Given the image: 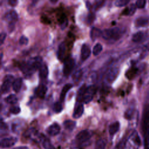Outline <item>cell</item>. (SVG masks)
<instances>
[{
	"mask_svg": "<svg viewBox=\"0 0 149 149\" xmlns=\"http://www.w3.org/2000/svg\"><path fill=\"white\" fill-rule=\"evenodd\" d=\"M119 73V69L116 67L111 68L105 76V80L108 83H112L116 78Z\"/></svg>",
	"mask_w": 149,
	"mask_h": 149,
	"instance_id": "obj_8",
	"label": "cell"
},
{
	"mask_svg": "<svg viewBox=\"0 0 149 149\" xmlns=\"http://www.w3.org/2000/svg\"><path fill=\"white\" fill-rule=\"evenodd\" d=\"M123 32V30L119 27L105 29L102 31V37L105 40L116 41L121 37Z\"/></svg>",
	"mask_w": 149,
	"mask_h": 149,
	"instance_id": "obj_1",
	"label": "cell"
},
{
	"mask_svg": "<svg viewBox=\"0 0 149 149\" xmlns=\"http://www.w3.org/2000/svg\"><path fill=\"white\" fill-rule=\"evenodd\" d=\"M9 111L12 113L17 114L20 112V108L17 106H13L10 108Z\"/></svg>",
	"mask_w": 149,
	"mask_h": 149,
	"instance_id": "obj_37",
	"label": "cell"
},
{
	"mask_svg": "<svg viewBox=\"0 0 149 149\" xmlns=\"http://www.w3.org/2000/svg\"><path fill=\"white\" fill-rule=\"evenodd\" d=\"M66 51V46L65 42H61L58 47L57 51V57L60 61H62L64 59Z\"/></svg>",
	"mask_w": 149,
	"mask_h": 149,
	"instance_id": "obj_15",
	"label": "cell"
},
{
	"mask_svg": "<svg viewBox=\"0 0 149 149\" xmlns=\"http://www.w3.org/2000/svg\"><path fill=\"white\" fill-rule=\"evenodd\" d=\"M134 24L137 27H146L149 24V17L147 16H140L136 19Z\"/></svg>",
	"mask_w": 149,
	"mask_h": 149,
	"instance_id": "obj_12",
	"label": "cell"
},
{
	"mask_svg": "<svg viewBox=\"0 0 149 149\" xmlns=\"http://www.w3.org/2000/svg\"><path fill=\"white\" fill-rule=\"evenodd\" d=\"M72 87H73V85L70 83H67L63 86V87L62 88V91L61 92V94H60V101L62 102L64 101L67 93L68 92V91L69 90L71 89V88Z\"/></svg>",
	"mask_w": 149,
	"mask_h": 149,
	"instance_id": "obj_18",
	"label": "cell"
},
{
	"mask_svg": "<svg viewBox=\"0 0 149 149\" xmlns=\"http://www.w3.org/2000/svg\"><path fill=\"white\" fill-rule=\"evenodd\" d=\"M61 128L57 123H54L47 129V132L50 136H54L57 135L60 132Z\"/></svg>",
	"mask_w": 149,
	"mask_h": 149,
	"instance_id": "obj_13",
	"label": "cell"
},
{
	"mask_svg": "<svg viewBox=\"0 0 149 149\" xmlns=\"http://www.w3.org/2000/svg\"><path fill=\"white\" fill-rule=\"evenodd\" d=\"M83 111H84L83 105L81 104H79L75 107L74 109V111L73 113V117L75 119H77L80 118L83 113Z\"/></svg>",
	"mask_w": 149,
	"mask_h": 149,
	"instance_id": "obj_17",
	"label": "cell"
},
{
	"mask_svg": "<svg viewBox=\"0 0 149 149\" xmlns=\"http://www.w3.org/2000/svg\"><path fill=\"white\" fill-rule=\"evenodd\" d=\"M102 36V31L96 27H93L90 31V37L92 40L94 41L100 36Z\"/></svg>",
	"mask_w": 149,
	"mask_h": 149,
	"instance_id": "obj_20",
	"label": "cell"
},
{
	"mask_svg": "<svg viewBox=\"0 0 149 149\" xmlns=\"http://www.w3.org/2000/svg\"><path fill=\"white\" fill-rule=\"evenodd\" d=\"M92 136V133L88 130H83L79 132L76 136V140L80 143H86Z\"/></svg>",
	"mask_w": 149,
	"mask_h": 149,
	"instance_id": "obj_6",
	"label": "cell"
},
{
	"mask_svg": "<svg viewBox=\"0 0 149 149\" xmlns=\"http://www.w3.org/2000/svg\"><path fill=\"white\" fill-rule=\"evenodd\" d=\"M126 138H123L115 146V149H123L126 146Z\"/></svg>",
	"mask_w": 149,
	"mask_h": 149,
	"instance_id": "obj_33",
	"label": "cell"
},
{
	"mask_svg": "<svg viewBox=\"0 0 149 149\" xmlns=\"http://www.w3.org/2000/svg\"><path fill=\"white\" fill-rule=\"evenodd\" d=\"M86 88H87V87L86 86L85 84H83V86H81L80 87V88L78 91V93H77V99H78V100H79V101H82L84 93L86 90Z\"/></svg>",
	"mask_w": 149,
	"mask_h": 149,
	"instance_id": "obj_26",
	"label": "cell"
},
{
	"mask_svg": "<svg viewBox=\"0 0 149 149\" xmlns=\"http://www.w3.org/2000/svg\"><path fill=\"white\" fill-rule=\"evenodd\" d=\"M17 139L14 137L4 138L1 141V147L2 148H6L10 147L15 144Z\"/></svg>",
	"mask_w": 149,
	"mask_h": 149,
	"instance_id": "obj_10",
	"label": "cell"
},
{
	"mask_svg": "<svg viewBox=\"0 0 149 149\" xmlns=\"http://www.w3.org/2000/svg\"><path fill=\"white\" fill-rule=\"evenodd\" d=\"M95 91V87L93 86H90L88 87H87L86 90L83 95L82 101L86 104H87L89 102H90L93 100Z\"/></svg>",
	"mask_w": 149,
	"mask_h": 149,
	"instance_id": "obj_7",
	"label": "cell"
},
{
	"mask_svg": "<svg viewBox=\"0 0 149 149\" xmlns=\"http://www.w3.org/2000/svg\"><path fill=\"white\" fill-rule=\"evenodd\" d=\"M43 147L45 149H54V146L51 144L50 140L48 139L44 138L42 141Z\"/></svg>",
	"mask_w": 149,
	"mask_h": 149,
	"instance_id": "obj_27",
	"label": "cell"
},
{
	"mask_svg": "<svg viewBox=\"0 0 149 149\" xmlns=\"http://www.w3.org/2000/svg\"><path fill=\"white\" fill-rule=\"evenodd\" d=\"M26 63L31 72L33 73L42 66V58L40 56H35L30 58Z\"/></svg>",
	"mask_w": 149,
	"mask_h": 149,
	"instance_id": "obj_3",
	"label": "cell"
},
{
	"mask_svg": "<svg viewBox=\"0 0 149 149\" xmlns=\"http://www.w3.org/2000/svg\"><path fill=\"white\" fill-rule=\"evenodd\" d=\"M146 3V1L145 0H138L136 2L135 5L136 6V8L142 9L145 7Z\"/></svg>",
	"mask_w": 149,
	"mask_h": 149,
	"instance_id": "obj_35",
	"label": "cell"
},
{
	"mask_svg": "<svg viewBox=\"0 0 149 149\" xmlns=\"http://www.w3.org/2000/svg\"><path fill=\"white\" fill-rule=\"evenodd\" d=\"M90 54L91 49L90 47L86 44H83L81 48V59L83 61H85L90 56Z\"/></svg>",
	"mask_w": 149,
	"mask_h": 149,
	"instance_id": "obj_14",
	"label": "cell"
},
{
	"mask_svg": "<svg viewBox=\"0 0 149 149\" xmlns=\"http://www.w3.org/2000/svg\"><path fill=\"white\" fill-rule=\"evenodd\" d=\"M28 41H29L28 38L26 36H21L20 38H19V44L22 45H26L28 43Z\"/></svg>",
	"mask_w": 149,
	"mask_h": 149,
	"instance_id": "obj_36",
	"label": "cell"
},
{
	"mask_svg": "<svg viewBox=\"0 0 149 149\" xmlns=\"http://www.w3.org/2000/svg\"><path fill=\"white\" fill-rule=\"evenodd\" d=\"M47 91V87L44 84H41L36 88V93L38 97L41 98H44Z\"/></svg>",
	"mask_w": 149,
	"mask_h": 149,
	"instance_id": "obj_16",
	"label": "cell"
},
{
	"mask_svg": "<svg viewBox=\"0 0 149 149\" xmlns=\"http://www.w3.org/2000/svg\"><path fill=\"white\" fill-rule=\"evenodd\" d=\"M74 66V61L72 58H67L63 63V73L65 75L68 76L72 71Z\"/></svg>",
	"mask_w": 149,
	"mask_h": 149,
	"instance_id": "obj_5",
	"label": "cell"
},
{
	"mask_svg": "<svg viewBox=\"0 0 149 149\" xmlns=\"http://www.w3.org/2000/svg\"><path fill=\"white\" fill-rule=\"evenodd\" d=\"M14 77L12 75L8 74L4 77V80L1 85V91L2 93H8L10 88L11 85L14 81Z\"/></svg>",
	"mask_w": 149,
	"mask_h": 149,
	"instance_id": "obj_4",
	"label": "cell"
},
{
	"mask_svg": "<svg viewBox=\"0 0 149 149\" xmlns=\"http://www.w3.org/2000/svg\"><path fill=\"white\" fill-rule=\"evenodd\" d=\"M48 69L45 64H42L39 69V76L42 79H45L48 76Z\"/></svg>",
	"mask_w": 149,
	"mask_h": 149,
	"instance_id": "obj_21",
	"label": "cell"
},
{
	"mask_svg": "<svg viewBox=\"0 0 149 149\" xmlns=\"http://www.w3.org/2000/svg\"><path fill=\"white\" fill-rule=\"evenodd\" d=\"M22 84V80L21 78H17L15 79V80L12 83L13 90L16 93L19 92L21 88Z\"/></svg>",
	"mask_w": 149,
	"mask_h": 149,
	"instance_id": "obj_22",
	"label": "cell"
},
{
	"mask_svg": "<svg viewBox=\"0 0 149 149\" xmlns=\"http://www.w3.org/2000/svg\"><path fill=\"white\" fill-rule=\"evenodd\" d=\"M142 126L146 136V141L148 143V139L149 138V104L146 105L143 109Z\"/></svg>",
	"mask_w": 149,
	"mask_h": 149,
	"instance_id": "obj_2",
	"label": "cell"
},
{
	"mask_svg": "<svg viewBox=\"0 0 149 149\" xmlns=\"http://www.w3.org/2000/svg\"><path fill=\"white\" fill-rule=\"evenodd\" d=\"M102 47L101 45V44H100V43H97L96 44L93 49V53L94 54V55L96 56L98 55L102 51Z\"/></svg>",
	"mask_w": 149,
	"mask_h": 149,
	"instance_id": "obj_30",
	"label": "cell"
},
{
	"mask_svg": "<svg viewBox=\"0 0 149 149\" xmlns=\"http://www.w3.org/2000/svg\"><path fill=\"white\" fill-rule=\"evenodd\" d=\"M107 141L104 139H100L97 140L95 144L94 149H105Z\"/></svg>",
	"mask_w": 149,
	"mask_h": 149,
	"instance_id": "obj_23",
	"label": "cell"
},
{
	"mask_svg": "<svg viewBox=\"0 0 149 149\" xmlns=\"http://www.w3.org/2000/svg\"><path fill=\"white\" fill-rule=\"evenodd\" d=\"M94 19H95L94 15L93 13H90L87 17V23H88V24H90L94 20Z\"/></svg>",
	"mask_w": 149,
	"mask_h": 149,
	"instance_id": "obj_39",
	"label": "cell"
},
{
	"mask_svg": "<svg viewBox=\"0 0 149 149\" xmlns=\"http://www.w3.org/2000/svg\"><path fill=\"white\" fill-rule=\"evenodd\" d=\"M148 37V33L144 31H139L132 36V41L134 42H141L145 41Z\"/></svg>",
	"mask_w": 149,
	"mask_h": 149,
	"instance_id": "obj_9",
	"label": "cell"
},
{
	"mask_svg": "<svg viewBox=\"0 0 149 149\" xmlns=\"http://www.w3.org/2000/svg\"><path fill=\"white\" fill-rule=\"evenodd\" d=\"M59 22L61 29H63L66 27L68 24V19L64 15H62L59 19Z\"/></svg>",
	"mask_w": 149,
	"mask_h": 149,
	"instance_id": "obj_28",
	"label": "cell"
},
{
	"mask_svg": "<svg viewBox=\"0 0 149 149\" xmlns=\"http://www.w3.org/2000/svg\"><path fill=\"white\" fill-rule=\"evenodd\" d=\"M5 101L10 104H15L17 101V98L15 94H11L5 98Z\"/></svg>",
	"mask_w": 149,
	"mask_h": 149,
	"instance_id": "obj_25",
	"label": "cell"
},
{
	"mask_svg": "<svg viewBox=\"0 0 149 149\" xmlns=\"http://www.w3.org/2000/svg\"><path fill=\"white\" fill-rule=\"evenodd\" d=\"M120 127V123L119 122L116 121L112 123L109 127V133L110 135H114L118 132Z\"/></svg>",
	"mask_w": 149,
	"mask_h": 149,
	"instance_id": "obj_19",
	"label": "cell"
},
{
	"mask_svg": "<svg viewBox=\"0 0 149 149\" xmlns=\"http://www.w3.org/2000/svg\"><path fill=\"white\" fill-rule=\"evenodd\" d=\"M81 76V71L80 70H78L73 74V80H79L80 79V76Z\"/></svg>",
	"mask_w": 149,
	"mask_h": 149,
	"instance_id": "obj_38",
	"label": "cell"
},
{
	"mask_svg": "<svg viewBox=\"0 0 149 149\" xmlns=\"http://www.w3.org/2000/svg\"><path fill=\"white\" fill-rule=\"evenodd\" d=\"M136 5L135 4H132V5H130V6L129 7L125 9L123 13L125 15H133V13L136 11Z\"/></svg>",
	"mask_w": 149,
	"mask_h": 149,
	"instance_id": "obj_29",
	"label": "cell"
},
{
	"mask_svg": "<svg viewBox=\"0 0 149 149\" xmlns=\"http://www.w3.org/2000/svg\"><path fill=\"white\" fill-rule=\"evenodd\" d=\"M18 19V15L16 12L14 10L8 11L5 15V20L10 24H14Z\"/></svg>",
	"mask_w": 149,
	"mask_h": 149,
	"instance_id": "obj_11",
	"label": "cell"
},
{
	"mask_svg": "<svg viewBox=\"0 0 149 149\" xmlns=\"http://www.w3.org/2000/svg\"><path fill=\"white\" fill-rule=\"evenodd\" d=\"M13 149H29V148L26 146H20V147L13 148Z\"/></svg>",
	"mask_w": 149,
	"mask_h": 149,
	"instance_id": "obj_43",
	"label": "cell"
},
{
	"mask_svg": "<svg viewBox=\"0 0 149 149\" xmlns=\"http://www.w3.org/2000/svg\"><path fill=\"white\" fill-rule=\"evenodd\" d=\"M129 2V1L128 0H118L115 2V4L116 6L122 7V6H126Z\"/></svg>",
	"mask_w": 149,
	"mask_h": 149,
	"instance_id": "obj_34",
	"label": "cell"
},
{
	"mask_svg": "<svg viewBox=\"0 0 149 149\" xmlns=\"http://www.w3.org/2000/svg\"><path fill=\"white\" fill-rule=\"evenodd\" d=\"M104 1H96L95 2V8H98V7H100V6L102 5V4L103 3Z\"/></svg>",
	"mask_w": 149,
	"mask_h": 149,
	"instance_id": "obj_42",
	"label": "cell"
},
{
	"mask_svg": "<svg viewBox=\"0 0 149 149\" xmlns=\"http://www.w3.org/2000/svg\"><path fill=\"white\" fill-rule=\"evenodd\" d=\"M133 112H134V109L133 108H129L127 109L125 113V118H126L127 119H131L132 116H133Z\"/></svg>",
	"mask_w": 149,
	"mask_h": 149,
	"instance_id": "obj_32",
	"label": "cell"
},
{
	"mask_svg": "<svg viewBox=\"0 0 149 149\" xmlns=\"http://www.w3.org/2000/svg\"><path fill=\"white\" fill-rule=\"evenodd\" d=\"M8 2H9V3L11 6H16V4H17V1H16V0H9V1H8Z\"/></svg>",
	"mask_w": 149,
	"mask_h": 149,
	"instance_id": "obj_41",
	"label": "cell"
},
{
	"mask_svg": "<svg viewBox=\"0 0 149 149\" xmlns=\"http://www.w3.org/2000/svg\"><path fill=\"white\" fill-rule=\"evenodd\" d=\"M62 104L61 101H57L54 104V110L55 112H60L62 110Z\"/></svg>",
	"mask_w": 149,
	"mask_h": 149,
	"instance_id": "obj_31",
	"label": "cell"
},
{
	"mask_svg": "<svg viewBox=\"0 0 149 149\" xmlns=\"http://www.w3.org/2000/svg\"><path fill=\"white\" fill-rule=\"evenodd\" d=\"M6 34L4 32H2L1 33V35H0V42H1V44H2L5 38H6Z\"/></svg>",
	"mask_w": 149,
	"mask_h": 149,
	"instance_id": "obj_40",
	"label": "cell"
},
{
	"mask_svg": "<svg viewBox=\"0 0 149 149\" xmlns=\"http://www.w3.org/2000/svg\"><path fill=\"white\" fill-rule=\"evenodd\" d=\"M65 128L68 130H72L76 126V122L72 120H66L63 122Z\"/></svg>",
	"mask_w": 149,
	"mask_h": 149,
	"instance_id": "obj_24",
	"label": "cell"
}]
</instances>
